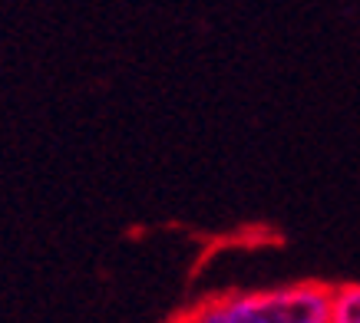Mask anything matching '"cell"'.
Here are the masks:
<instances>
[{"instance_id": "1", "label": "cell", "mask_w": 360, "mask_h": 323, "mask_svg": "<svg viewBox=\"0 0 360 323\" xmlns=\"http://www.w3.org/2000/svg\"><path fill=\"white\" fill-rule=\"evenodd\" d=\"M175 323H330V287L281 284L205 297Z\"/></svg>"}, {"instance_id": "2", "label": "cell", "mask_w": 360, "mask_h": 323, "mask_svg": "<svg viewBox=\"0 0 360 323\" xmlns=\"http://www.w3.org/2000/svg\"><path fill=\"white\" fill-rule=\"evenodd\" d=\"M330 323H360V284L330 287Z\"/></svg>"}]
</instances>
